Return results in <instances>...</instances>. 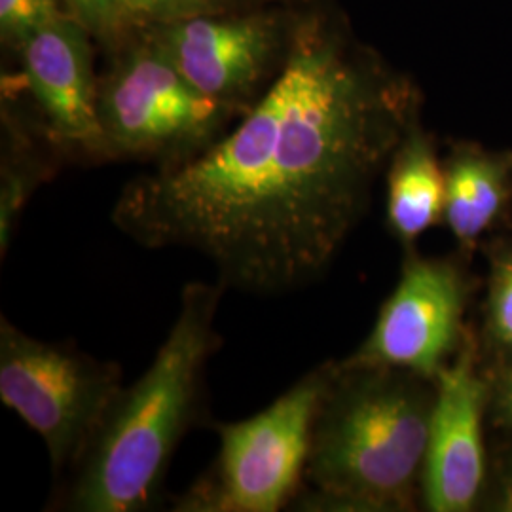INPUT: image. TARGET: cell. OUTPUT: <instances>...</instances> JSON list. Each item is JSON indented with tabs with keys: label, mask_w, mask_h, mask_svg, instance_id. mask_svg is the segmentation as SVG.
I'll list each match as a JSON object with an SVG mask.
<instances>
[{
	"label": "cell",
	"mask_w": 512,
	"mask_h": 512,
	"mask_svg": "<svg viewBox=\"0 0 512 512\" xmlns=\"http://www.w3.org/2000/svg\"><path fill=\"white\" fill-rule=\"evenodd\" d=\"M412 126L401 84L306 33L238 128L129 183L110 220L145 249L207 258L226 291L296 293L327 274Z\"/></svg>",
	"instance_id": "1"
},
{
	"label": "cell",
	"mask_w": 512,
	"mask_h": 512,
	"mask_svg": "<svg viewBox=\"0 0 512 512\" xmlns=\"http://www.w3.org/2000/svg\"><path fill=\"white\" fill-rule=\"evenodd\" d=\"M219 281L186 283L179 313L147 370L122 387L84 456L61 480L54 511L143 512L162 503L171 459L205 416V382L222 346Z\"/></svg>",
	"instance_id": "2"
},
{
	"label": "cell",
	"mask_w": 512,
	"mask_h": 512,
	"mask_svg": "<svg viewBox=\"0 0 512 512\" xmlns=\"http://www.w3.org/2000/svg\"><path fill=\"white\" fill-rule=\"evenodd\" d=\"M437 378L334 359L313 421L298 511H421Z\"/></svg>",
	"instance_id": "3"
},
{
	"label": "cell",
	"mask_w": 512,
	"mask_h": 512,
	"mask_svg": "<svg viewBox=\"0 0 512 512\" xmlns=\"http://www.w3.org/2000/svg\"><path fill=\"white\" fill-rule=\"evenodd\" d=\"M334 359L306 372L247 420L215 423L219 454L173 511L277 512L304 488L311 431Z\"/></svg>",
	"instance_id": "4"
},
{
	"label": "cell",
	"mask_w": 512,
	"mask_h": 512,
	"mask_svg": "<svg viewBox=\"0 0 512 512\" xmlns=\"http://www.w3.org/2000/svg\"><path fill=\"white\" fill-rule=\"evenodd\" d=\"M122 387L120 365L0 317V403L42 439L57 482L84 456Z\"/></svg>",
	"instance_id": "5"
},
{
	"label": "cell",
	"mask_w": 512,
	"mask_h": 512,
	"mask_svg": "<svg viewBox=\"0 0 512 512\" xmlns=\"http://www.w3.org/2000/svg\"><path fill=\"white\" fill-rule=\"evenodd\" d=\"M480 283L461 253L423 256L404 251L401 275L385 298L365 342L348 355L353 363L395 366L437 378L465 346Z\"/></svg>",
	"instance_id": "6"
},
{
	"label": "cell",
	"mask_w": 512,
	"mask_h": 512,
	"mask_svg": "<svg viewBox=\"0 0 512 512\" xmlns=\"http://www.w3.org/2000/svg\"><path fill=\"white\" fill-rule=\"evenodd\" d=\"M232 105L196 90L164 50L139 52L99 92L101 152L171 156L173 164L209 148Z\"/></svg>",
	"instance_id": "7"
},
{
	"label": "cell",
	"mask_w": 512,
	"mask_h": 512,
	"mask_svg": "<svg viewBox=\"0 0 512 512\" xmlns=\"http://www.w3.org/2000/svg\"><path fill=\"white\" fill-rule=\"evenodd\" d=\"M488 465V382L473 329L456 359L437 376L421 511L478 512Z\"/></svg>",
	"instance_id": "8"
},
{
	"label": "cell",
	"mask_w": 512,
	"mask_h": 512,
	"mask_svg": "<svg viewBox=\"0 0 512 512\" xmlns=\"http://www.w3.org/2000/svg\"><path fill=\"white\" fill-rule=\"evenodd\" d=\"M25 76L55 139L101 152L99 90L82 29L67 19L25 38Z\"/></svg>",
	"instance_id": "9"
},
{
	"label": "cell",
	"mask_w": 512,
	"mask_h": 512,
	"mask_svg": "<svg viewBox=\"0 0 512 512\" xmlns=\"http://www.w3.org/2000/svg\"><path fill=\"white\" fill-rule=\"evenodd\" d=\"M272 44L266 19L192 18L167 31L164 52L196 90L234 105L264 73Z\"/></svg>",
	"instance_id": "10"
},
{
	"label": "cell",
	"mask_w": 512,
	"mask_h": 512,
	"mask_svg": "<svg viewBox=\"0 0 512 512\" xmlns=\"http://www.w3.org/2000/svg\"><path fill=\"white\" fill-rule=\"evenodd\" d=\"M444 165V226L469 260L512 232V154L461 145Z\"/></svg>",
	"instance_id": "11"
},
{
	"label": "cell",
	"mask_w": 512,
	"mask_h": 512,
	"mask_svg": "<svg viewBox=\"0 0 512 512\" xmlns=\"http://www.w3.org/2000/svg\"><path fill=\"white\" fill-rule=\"evenodd\" d=\"M444 165L433 141L416 128L406 131L389 158L387 232L404 251L418 249L420 239L444 224Z\"/></svg>",
	"instance_id": "12"
},
{
	"label": "cell",
	"mask_w": 512,
	"mask_h": 512,
	"mask_svg": "<svg viewBox=\"0 0 512 512\" xmlns=\"http://www.w3.org/2000/svg\"><path fill=\"white\" fill-rule=\"evenodd\" d=\"M482 300L473 319L482 365H512V232L488 239Z\"/></svg>",
	"instance_id": "13"
},
{
	"label": "cell",
	"mask_w": 512,
	"mask_h": 512,
	"mask_svg": "<svg viewBox=\"0 0 512 512\" xmlns=\"http://www.w3.org/2000/svg\"><path fill=\"white\" fill-rule=\"evenodd\" d=\"M478 512H512V442L490 439V465Z\"/></svg>",
	"instance_id": "14"
},
{
	"label": "cell",
	"mask_w": 512,
	"mask_h": 512,
	"mask_svg": "<svg viewBox=\"0 0 512 512\" xmlns=\"http://www.w3.org/2000/svg\"><path fill=\"white\" fill-rule=\"evenodd\" d=\"M488 382V435L512 442V365H482Z\"/></svg>",
	"instance_id": "15"
},
{
	"label": "cell",
	"mask_w": 512,
	"mask_h": 512,
	"mask_svg": "<svg viewBox=\"0 0 512 512\" xmlns=\"http://www.w3.org/2000/svg\"><path fill=\"white\" fill-rule=\"evenodd\" d=\"M59 18L54 0H0L2 31L23 40Z\"/></svg>",
	"instance_id": "16"
},
{
	"label": "cell",
	"mask_w": 512,
	"mask_h": 512,
	"mask_svg": "<svg viewBox=\"0 0 512 512\" xmlns=\"http://www.w3.org/2000/svg\"><path fill=\"white\" fill-rule=\"evenodd\" d=\"M78 18L97 31H116L131 16L124 0H67Z\"/></svg>",
	"instance_id": "17"
},
{
	"label": "cell",
	"mask_w": 512,
	"mask_h": 512,
	"mask_svg": "<svg viewBox=\"0 0 512 512\" xmlns=\"http://www.w3.org/2000/svg\"><path fill=\"white\" fill-rule=\"evenodd\" d=\"M217 0H124L131 16L181 18L196 14Z\"/></svg>",
	"instance_id": "18"
}]
</instances>
